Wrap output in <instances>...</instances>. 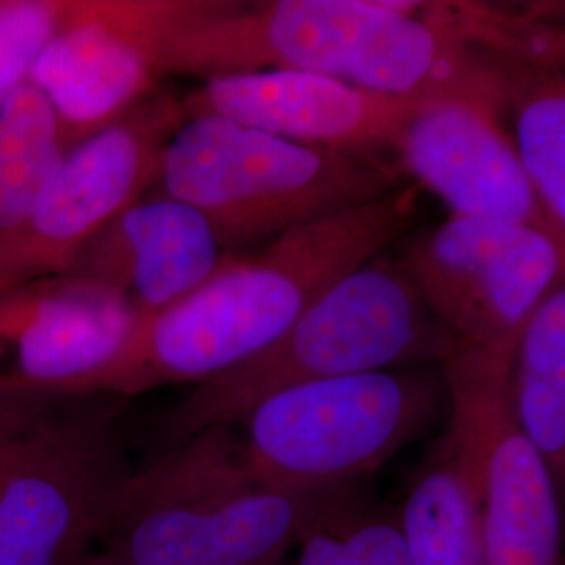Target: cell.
Instances as JSON below:
<instances>
[{
	"label": "cell",
	"mask_w": 565,
	"mask_h": 565,
	"mask_svg": "<svg viewBox=\"0 0 565 565\" xmlns=\"http://www.w3.org/2000/svg\"><path fill=\"white\" fill-rule=\"evenodd\" d=\"M488 57L501 78L518 160L551 235L565 245L564 46Z\"/></svg>",
	"instance_id": "2e32d148"
},
{
	"label": "cell",
	"mask_w": 565,
	"mask_h": 565,
	"mask_svg": "<svg viewBox=\"0 0 565 565\" xmlns=\"http://www.w3.org/2000/svg\"><path fill=\"white\" fill-rule=\"evenodd\" d=\"M65 153L53 107L23 82L0 105V235L32 212Z\"/></svg>",
	"instance_id": "d6986e66"
},
{
	"label": "cell",
	"mask_w": 565,
	"mask_h": 565,
	"mask_svg": "<svg viewBox=\"0 0 565 565\" xmlns=\"http://www.w3.org/2000/svg\"><path fill=\"white\" fill-rule=\"evenodd\" d=\"M137 310L118 291L72 275L0 289V392L65 401L109 363Z\"/></svg>",
	"instance_id": "7c38bea8"
},
{
	"label": "cell",
	"mask_w": 565,
	"mask_h": 565,
	"mask_svg": "<svg viewBox=\"0 0 565 565\" xmlns=\"http://www.w3.org/2000/svg\"><path fill=\"white\" fill-rule=\"evenodd\" d=\"M132 471L116 404L36 401L0 473V565H86Z\"/></svg>",
	"instance_id": "52a82bcc"
},
{
	"label": "cell",
	"mask_w": 565,
	"mask_h": 565,
	"mask_svg": "<svg viewBox=\"0 0 565 565\" xmlns=\"http://www.w3.org/2000/svg\"><path fill=\"white\" fill-rule=\"evenodd\" d=\"M422 99L392 97L312 72L260 70L203 81L184 120L218 116L287 141L387 162Z\"/></svg>",
	"instance_id": "4fadbf2b"
},
{
	"label": "cell",
	"mask_w": 565,
	"mask_h": 565,
	"mask_svg": "<svg viewBox=\"0 0 565 565\" xmlns=\"http://www.w3.org/2000/svg\"><path fill=\"white\" fill-rule=\"evenodd\" d=\"M65 0H0V105L28 81L55 34Z\"/></svg>",
	"instance_id": "44dd1931"
},
{
	"label": "cell",
	"mask_w": 565,
	"mask_h": 565,
	"mask_svg": "<svg viewBox=\"0 0 565 565\" xmlns=\"http://www.w3.org/2000/svg\"><path fill=\"white\" fill-rule=\"evenodd\" d=\"M158 184L163 195L200 210L233 249L375 202L404 182L394 162L200 116L182 121L166 145Z\"/></svg>",
	"instance_id": "5b68a950"
},
{
	"label": "cell",
	"mask_w": 565,
	"mask_h": 565,
	"mask_svg": "<svg viewBox=\"0 0 565 565\" xmlns=\"http://www.w3.org/2000/svg\"><path fill=\"white\" fill-rule=\"evenodd\" d=\"M443 373L446 438L476 499L488 565H564V490L515 417L511 356L461 345Z\"/></svg>",
	"instance_id": "ba28073f"
},
{
	"label": "cell",
	"mask_w": 565,
	"mask_h": 565,
	"mask_svg": "<svg viewBox=\"0 0 565 565\" xmlns=\"http://www.w3.org/2000/svg\"><path fill=\"white\" fill-rule=\"evenodd\" d=\"M294 548V565H415L398 509L366 501L356 486L329 490Z\"/></svg>",
	"instance_id": "ffe728a7"
},
{
	"label": "cell",
	"mask_w": 565,
	"mask_h": 565,
	"mask_svg": "<svg viewBox=\"0 0 565 565\" xmlns=\"http://www.w3.org/2000/svg\"><path fill=\"white\" fill-rule=\"evenodd\" d=\"M282 565V564H281Z\"/></svg>",
	"instance_id": "603a6c76"
},
{
	"label": "cell",
	"mask_w": 565,
	"mask_h": 565,
	"mask_svg": "<svg viewBox=\"0 0 565 565\" xmlns=\"http://www.w3.org/2000/svg\"><path fill=\"white\" fill-rule=\"evenodd\" d=\"M511 401L555 482H565V287L557 285L524 324L511 354Z\"/></svg>",
	"instance_id": "e0dca14e"
},
{
	"label": "cell",
	"mask_w": 565,
	"mask_h": 565,
	"mask_svg": "<svg viewBox=\"0 0 565 565\" xmlns=\"http://www.w3.org/2000/svg\"><path fill=\"white\" fill-rule=\"evenodd\" d=\"M461 348L398 264L366 263L312 303L279 340L195 385L163 417V443H182L212 425H235L264 398L331 377L443 364Z\"/></svg>",
	"instance_id": "277c9868"
},
{
	"label": "cell",
	"mask_w": 565,
	"mask_h": 565,
	"mask_svg": "<svg viewBox=\"0 0 565 565\" xmlns=\"http://www.w3.org/2000/svg\"><path fill=\"white\" fill-rule=\"evenodd\" d=\"M415 565H488L473 492L448 438L417 473L398 507Z\"/></svg>",
	"instance_id": "ac0fdd59"
},
{
	"label": "cell",
	"mask_w": 565,
	"mask_h": 565,
	"mask_svg": "<svg viewBox=\"0 0 565 565\" xmlns=\"http://www.w3.org/2000/svg\"><path fill=\"white\" fill-rule=\"evenodd\" d=\"M182 121V97L160 86L70 147L32 212L0 235V289L65 275L105 226L158 184L163 149Z\"/></svg>",
	"instance_id": "9c48e42d"
},
{
	"label": "cell",
	"mask_w": 565,
	"mask_h": 565,
	"mask_svg": "<svg viewBox=\"0 0 565 565\" xmlns=\"http://www.w3.org/2000/svg\"><path fill=\"white\" fill-rule=\"evenodd\" d=\"M503 114L492 103L461 95L425 97L404 124L394 163L403 177L438 195L452 216L548 231Z\"/></svg>",
	"instance_id": "5bb4252c"
},
{
	"label": "cell",
	"mask_w": 565,
	"mask_h": 565,
	"mask_svg": "<svg viewBox=\"0 0 565 565\" xmlns=\"http://www.w3.org/2000/svg\"><path fill=\"white\" fill-rule=\"evenodd\" d=\"M564 252L539 226L450 214L411 239L398 266L457 342L511 356L527 319L564 282Z\"/></svg>",
	"instance_id": "30bf717a"
},
{
	"label": "cell",
	"mask_w": 565,
	"mask_h": 565,
	"mask_svg": "<svg viewBox=\"0 0 565 565\" xmlns=\"http://www.w3.org/2000/svg\"><path fill=\"white\" fill-rule=\"evenodd\" d=\"M34 406L36 401H28V398L0 392V473L7 465L15 438L20 436L21 427L32 415Z\"/></svg>",
	"instance_id": "7402d4cb"
},
{
	"label": "cell",
	"mask_w": 565,
	"mask_h": 565,
	"mask_svg": "<svg viewBox=\"0 0 565 565\" xmlns=\"http://www.w3.org/2000/svg\"><path fill=\"white\" fill-rule=\"evenodd\" d=\"M231 260V247L200 210L158 193L124 210L65 275L118 291L141 321L181 302Z\"/></svg>",
	"instance_id": "9a60e30c"
},
{
	"label": "cell",
	"mask_w": 565,
	"mask_h": 565,
	"mask_svg": "<svg viewBox=\"0 0 565 565\" xmlns=\"http://www.w3.org/2000/svg\"><path fill=\"white\" fill-rule=\"evenodd\" d=\"M166 74L203 81L296 70L392 97L461 95L505 111L492 60L403 0H181L160 44Z\"/></svg>",
	"instance_id": "7a4b0ae2"
},
{
	"label": "cell",
	"mask_w": 565,
	"mask_h": 565,
	"mask_svg": "<svg viewBox=\"0 0 565 565\" xmlns=\"http://www.w3.org/2000/svg\"><path fill=\"white\" fill-rule=\"evenodd\" d=\"M417 186L282 233L247 260L141 319L118 354L70 398H126L163 385H200L268 348L335 285L398 242L415 218Z\"/></svg>",
	"instance_id": "6da1fadb"
},
{
	"label": "cell",
	"mask_w": 565,
	"mask_h": 565,
	"mask_svg": "<svg viewBox=\"0 0 565 565\" xmlns=\"http://www.w3.org/2000/svg\"><path fill=\"white\" fill-rule=\"evenodd\" d=\"M327 492L264 484L212 425L132 471L86 565H281Z\"/></svg>",
	"instance_id": "3957f363"
},
{
	"label": "cell",
	"mask_w": 565,
	"mask_h": 565,
	"mask_svg": "<svg viewBox=\"0 0 565 565\" xmlns=\"http://www.w3.org/2000/svg\"><path fill=\"white\" fill-rule=\"evenodd\" d=\"M179 0H65L28 81L53 107L70 147L160 88V44Z\"/></svg>",
	"instance_id": "8fae6325"
},
{
	"label": "cell",
	"mask_w": 565,
	"mask_h": 565,
	"mask_svg": "<svg viewBox=\"0 0 565 565\" xmlns=\"http://www.w3.org/2000/svg\"><path fill=\"white\" fill-rule=\"evenodd\" d=\"M445 411L443 364L294 385L243 417V461L281 490L350 488L425 436Z\"/></svg>",
	"instance_id": "8992f818"
}]
</instances>
